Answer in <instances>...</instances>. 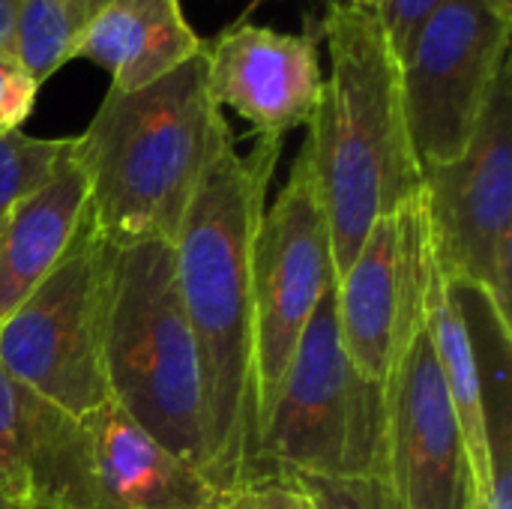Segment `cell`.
I'll list each match as a JSON object with an SVG mask.
<instances>
[{"instance_id":"ba28073f","label":"cell","mask_w":512,"mask_h":509,"mask_svg":"<svg viewBox=\"0 0 512 509\" xmlns=\"http://www.w3.org/2000/svg\"><path fill=\"white\" fill-rule=\"evenodd\" d=\"M512 0H444L402 69V102L420 168L468 147L492 84L510 60Z\"/></svg>"},{"instance_id":"ffe728a7","label":"cell","mask_w":512,"mask_h":509,"mask_svg":"<svg viewBox=\"0 0 512 509\" xmlns=\"http://www.w3.org/2000/svg\"><path fill=\"white\" fill-rule=\"evenodd\" d=\"M72 138H36L21 129L0 135V225L69 156Z\"/></svg>"},{"instance_id":"2e32d148","label":"cell","mask_w":512,"mask_h":509,"mask_svg":"<svg viewBox=\"0 0 512 509\" xmlns=\"http://www.w3.org/2000/svg\"><path fill=\"white\" fill-rule=\"evenodd\" d=\"M90 207V186L72 150L0 228V321L57 267Z\"/></svg>"},{"instance_id":"6da1fadb","label":"cell","mask_w":512,"mask_h":509,"mask_svg":"<svg viewBox=\"0 0 512 509\" xmlns=\"http://www.w3.org/2000/svg\"><path fill=\"white\" fill-rule=\"evenodd\" d=\"M279 153L276 138H258L249 153H240L228 132L171 243L201 363L204 477L219 495L264 477L252 246Z\"/></svg>"},{"instance_id":"4316f807","label":"cell","mask_w":512,"mask_h":509,"mask_svg":"<svg viewBox=\"0 0 512 509\" xmlns=\"http://www.w3.org/2000/svg\"><path fill=\"white\" fill-rule=\"evenodd\" d=\"M0 509H18V507H15V504H12V501H9V498L0 492Z\"/></svg>"},{"instance_id":"4fadbf2b","label":"cell","mask_w":512,"mask_h":509,"mask_svg":"<svg viewBox=\"0 0 512 509\" xmlns=\"http://www.w3.org/2000/svg\"><path fill=\"white\" fill-rule=\"evenodd\" d=\"M0 486L18 509H96L84 417L18 384L0 366Z\"/></svg>"},{"instance_id":"d6986e66","label":"cell","mask_w":512,"mask_h":509,"mask_svg":"<svg viewBox=\"0 0 512 509\" xmlns=\"http://www.w3.org/2000/svg\"><path fill=\"white\" fill-rule=\"evenodd\" d=\"M108 0H24L18 18L15 60L45 84L75 60V48Z\"/></svg>"},{"instance_id":"603a6c76","label":"cell","mask_w":512,"mask_h":509,"mask_svg":"<svg viewBox=\"0 0 512 509\" xmlns=\"http://www.w3.org/2000/svg\"><path fill=\"white\" fill-rule=\"evenodd\" d=\"M444 0H381V6L375 9L384 36L396 54V60L402 63L414 45V39L420 36L423 24L432 18V12L441 6Z\"/></svg>"},{"instance_id":"ac0fdd59","label":"cell","mask_w":512,"mask_h":509,"mask_svg":"<svg viewBox=\"0 0 512 509\" xmlns=\"http://www.w3.org/2000/svg\"><path fill=\"white\" fill-rule=\"evenodd\" d=\"M426 336L435 351L462 444L471 462V474L480 498L486 501L489 489V453H486V423H483V393H480V369L477 351L471 339V327L456 300L453 285L441 276L438 264H432V279L426 291Z\"/></svg>"},{"instance_id":"52a82bcc","label":"cell","mask_w":512,"mask_h":509,"mask_svg":"<svg viewBox=\"0 0 512 509\" xmlns=\"http://www.w3.org/2000/svg\"><path fill=\"white\" fill-rule=\"evenodd\" d=\"M432 255L444 279L512 312V60L498 72L462 156L423 171Z\"/></svg>"},{"instance_id":"8fae6325","label":"cell","mask_w":512,"mask_h":509,"mask_svg":"<svg viewBox=\"0 0 512 509\" xmlns=\"http://www.w3.org/2000/svg\"><path fill=\"white\" fill-rule=\"evenodd\" d=\"M378 477L390 509H483L426 324L384 387Z\"/></svg>"},{"instance_id":"30bf717a","label":"cell","mask_w":512,"mask_h":509,"mask_svg":"<svg viewBox=\"0 0 512 509\" xmlns=\"http://www.w3.org/2000/svg\"><path fill=\"white\" fill-rule=\"evenodd\" d=\"M432 264L429 210L420 192L372 225L357 258L336 279L342 345L354 369L381 390L426 321Z\"/></svg>"},{"instance_id":"5b68a950","label":"cell","mask_w":512,"mask_h":509,"mask_svg":"<svg viewBox=\"0 0 512 509\" xmlns=\"http://www.w3.org/2000/svg\"><path fill=\"white\" fill-rule=\"evenodd\" d=\"M384 390L351 363L336 318V282L282 372L261 435V471L312 480L378 477Z\"/></svg>"},{"instance_id":"cb8c5ba5","label":"cell","mask_w":512,"mask_h":509,"mask_svg":"<svg viewBox=\"0 0 512 509\" xmlns=\"http://www.w3.org/2000/svg\"><path fill=\"white\" fill-rule=\"evenodd\" d=\"M216 509H309V501L294 477L264 474L249 486L225 495Z\"/></svg>"},{"instance_id":"d4e9b609","label":"cell","mask_w":512,"mask_h":509,"mask_svg":"<svg viewBox=\"0 0 512 509\" xmlns=\"http://www.w3.org/2000/svg\"><path fill=\"white\" fill-rule=\"evenodd\" d=\"M21 6H24V0H0V54H12L15 57Z\"/></svg>"},{"instance_id":"7402d4cb","label":"cell","mask_w":512,"mask_h":509,"mask_svg":"<svg viewBox=\"0 0 512 509\" xmlns=\"http://www.w3.org/2000/svg\"><path fill=\"white\" fill-rule=\"evenodd\" d=\"M39 87L42 84L33 81V75L12 54H0V135L21 129L36 108Z\"/></svg>"},{"instance_id":"e0dca14e","label":"cell","mask_w":512,"mask_h":509,"mask_svg":"<svg viewBox=\"0 0 512 509\" xmlns=\"http://www.w3.org/2000/svg\"><path fill=\"white\" fill-rule=\"evenodd\" d=\"M450 285L471 327L480 369L489 453V489L483 509H512V324L501 318L483 291L456 282Z\"/></svg>"},{"instance_id":"8992f818","label":"cell","mask_w":512,"mask_h":509,"mask_svg":"<svg viewBox=\"0 0 512 509\" xmlns=\"http://www.w3.org/2000/svg\"><path fill=\"white\" fill-rule=\"evenodd\" d=\"M114 255L87 207L57 267L0 321L3 372L72 417L111 402L105 342Z\"/></svg>"},{"instance_id":"277c9868","label":"cell","mask_w":512,"mask_h":509,"mask_svg":"<svg viewBox=\"0 0 512 509\" xmlns=\"http://www.w3.org/2000/svg\"><path fill=\"white\" fill-rule=\"evenodd\" d=\"M105 369L111 402L204 474L201 363L165 240L117 246Z\"/></svg>"},{"instance_id":"9a60e30c","label":"cell","mask_w":512,"mask_h":509,"mask_svg":"<svg viewBox=\"0 0 512 509\" xmlns=\"http://www.w3.org/2000/svg\"><path fill=\"white\" fill-rule=\"evenodd\" d=\"M204 48L207 42L189 27L180 0H108L81 36L75 57L105 69L114 90H138Z\"/></svg>"},{"instance_id":"5bb4252c","label":"cell","mask_w":512,"mask_h":509,"mask_svg":"<svg viewBox=\"0 0 512 509\" xmlns=\"http://www.w3.org/2000/svg\"><path fill=\"white\" fill-rule=\"evenodd\" d=\"M93 456L96 509H216L207 477L105 402L84 417Z\"/></svg>"},{"instance_id":"7c38bea8","label":"cell","mask_w":512,"mask_h":509,"mask_svg":"<svg viewBox=\"0 0 512 509\" xmlns=\"http://www.w3.org/2000/svg\"><path fill=\"white\" fill-rule=\"evenodd\" d=\"M210 90L219 108L237 111L258 138L282 141L318 108L324 75L312 33H282L240 18L207 45Z\"/></svg>"},{"instance_id":"f1b7e54d","label":"cell","mask_w":512,"mask_h":509,"mask_svg":"<svg viewBox=\"0 0 512 509\" xmlns=\"http://www.w3.org/2000/svg\"><path fill=\"white\" fill-rule=\"evenodd\" d=\"M0 228H3V225H0Z\"/></svg>"},{"instance_id":"44dd1931","label":"cell","mask_w":512,"mask_h":509,"mask_svg":"<svg viewBox=\"0 0 512 509\" xmlns=\"http://www.w3.org/2000/svg\"><path fill=\"white\" fill-rule=\"evenodd\" d=\"M312 509H390L381 477L363 480H312L294 477Z\"/></svg>"},{"instance_id":"3957f363","label":"cell","mask_w":512,"mask_h":509,"mask_svg":"<svg viewBox=\"0 0 512 509\" xmlns=\"http://www.w3.org/2000/svg\"><path fill=\"white\" fill-rule=\"evenodd\" d=\"M228 132L210 90L207 48L147 87H108L90 126L72 135L102 237L114 246L174 243Z\"/></svg>"},{"instance_id":"9c48e42d","label":"cell","mask_w":512,"mask_h":509,"mask_svg":"<svg viewBox=\"0 0 512 509\" xmlns=\"http://www.w3.org/2000/svg\"><path fill=\"white\" fill-rule=\"evenodd\" d=\"M336 282L330 222L312 162L300 147L291 174L267 204L252 246V306L261 420L321 297Z\"/></svg>"},{"instance_id":"484cf974","label":"cell","mask_w":512,"mask_h":509,"mask_svg":"<svg viewBox=\"0 0 512 509\" xmlns=\"http://www.w3.org/2000/svg\"><path fill=\"white\" fill-rule=\"evenodd\" d=\"M348 3L357 6V9H369V12H375L381 6V0H348Z\"/></svg>"},{"instance_id":"83f0119b","label":"cell","mask_w":512,"mask_h":509,"mask_svg":"<svg viewBox=\"0 0 512 509\" xmlns=\"http://www.w3.org/2000/svg\"><path fill=\"white\" fill-rule=\"evenodd\" d=\"M0 492H3V486H0Z\"/></svg>"},{"instance_id":"7a4b0ae2","label":"cell","mask_w":512,"mask_h":509,"mask_svg":"<svg viewBox=\"0 0 512 509\" xmlns=\"http://www.w3.org/2000/svg\"><path fill=\"white\" fill-rule=\"evenodd\" d=\"M318 36L330 48V75L303 147L330 222L339 279L372 225L423 192V168L405 120L402 69L378 15L330 0Z\"/></svg>"}]
</instances>
